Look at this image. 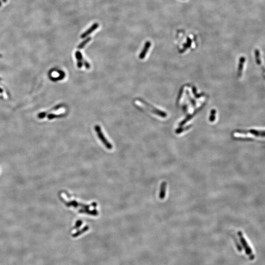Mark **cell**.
I'll use <instances>...</instances> for the list:
<instances>
[{
  "label": "cell",
  "mask_w": 265,
  "mask_h": 265,
  "mask_svg": "<svg viewBox=\"0 0 265 265\" xmlns=\"http://www.w3.org/2000/svg\"><path fill=\"white\" fill-rule=\"evenodd\" d=\"M1 5H2L1 2V1H0V7H1Z\"/></svg>",
  "instance_id": "17"
},
{
  "label": "cell",
  "mask_w": 265,
  "mask_h": 265,
  "mask_svg": "<svg viewBox=\"0 0 265 265\" xmlns=\"http://www.w3.org/2000/svg\"><path fill=\"white\" fill-rule=\"evenodd\" d=\"M99 26V24L98 23H94L88 30L85 31L83 34H82L81 35V38L84 39V38L89 35H91V33H92L94 31H95L98 28Z\"/></svg>",
  "instance_id": "3"
},
{
  "label": "cell",
  "mask_w": 265,
  "mask_h": 265,
  "mask_svg": "<svg viewBox=\"0 0 265 265\" xmlns=\"http://www.w3.org/2000/svg\"><path fill=\"white\" fill-rule=\"evenodd\" d=\"M245 60V57H242L241 58V60H240V63H240L239 68V76H241V75L242 71V69H243V67L242 66H243V64L244 63Z\"/></svg>",
  "instance_id": "11"
},
{
  "label": "cell",
  "mask_w": 265,
  "mask_h": 265,
  "mask_svg": "<svg viewBox=\"0 0 265 265\" xmlns=\"http://www.w3.org/2000/svg\"><path fill=\"white\" fill-rule=\"evenodd\" d=\"M216 113V112L215 111H212V115H211V116L210 117V120L211 121H213L214 120V114Z\"/></svg>",
  "instance_id": "14"
},
{
  "label": "cell",
  "mask_w": 265,
  "mask_h": 265,
  "mask_svg": "<svg viewBox=\"0 0 265 265\" xmlns=\"http://www.w3.org/2000/svg\"><path fill=\"white\" fill-rule=\"evenodd\" d=\"M94 129L95 132H96L97 135L99 139H100L102 143L104 144V145L108 149H112V146L111 143H109L108 140H107V139L105 137L103 134V133L102 131L101 128L100 127V126L98 125H96L95 126Z\"/></svg>",
  "instance_id": "1"
},
{
  "label": "cell",
  "mask_w": 265,
  "mask_h": 265,
  "mask_svg": "<svg viewBox=\"0 0 265 265\" xmlns=\"http://www.w3.org/2000/svg\"><path fill=\"white\" fill-rule=\"evenodd\" d=\"M192 44V40L190 38H188L186 39V42L185 44L184 45V50H186L188 48H189L191 46Z\"/></svg>",
  "instance_id": "12"
},
{
  "label": "cell",
  "mask_w": 265,
  "mask_h": 265,
  "mask_svg": "<svg viewBox=\"0 0 265 265\" xmlns=\"http://www.w3.org/2000/svg\"><path fill=\"white\" fill-rule=\"evenodd\" d=\"M166 183H163L161 187V192H160V197L161 199H163L164 198L165 194V190H166Z\"/></svg>",
  "instance_id": "9"
},
{
  "label": "cell",
  "mask_w": 265,
  "mask_h": 265,
  "mask_svg": "<svg viewBox=\"0 0 265 265\" xmlns=\"http://www.w3.org/2000/svg\"><path fill=\"white\" fill-rule=\"evenodd\" d=\"M1 55H0V57H1Z\"/></svg>",
  "instance_id": "18"
},
{
  "label": "cell",
  "mask_w": 265,
  "mask_h": 265,
  "mask_svg": "<svg viewBox=\"0 0 265 265\" xmlns=\"http://www.w3.org/2000/svg\"><path fill=\"white\" fill-rule=\"evenodd\" d=\"M83 64L85 65V66L86 69H89V68H91V65H90V64H89L88 61L85 60V59H83Z\"/></svg>",
  "instance_id": "13"
},
{
  "label": "cell",
  "mask_w": 265,
  "mask_h": 265,
  "mask_svg": "<svg viewBox=\"0 0 265 265\" xmlns=\"http://www.w3.org/2000/svg\"><path fill=\"white\" fill-rule=\"evenodd\" d=\"M151 45V42L149 41H147L145 43L144 47L143 48V50L140 52V56H139L140 59H141V60L144 59L146 55V54L148 52V50L150 48Z\"/></svg>",
  "instance_id": "4"
},
{
  "label": "cell",
  "mask_w": 265,
  "mask_h": 265,
  "mask_svg": "<svg viewBox=\"0 0 265 265\" xmlns=\"http://www.w3.org/2000/svg\"><path fill=\"white\" fill-rule=\"evenodd\" d=\"M75 57L77 61L78 68H81L83 66V59H84L83 55L80 51H76L75 53Z\"/></svg>",
  "instance_id": "5"
},
{
  "label": "cell",
  "mask_w": 265,
  "mask_h": 265,
  "mask_svg": "<svg viewBox=\"0 0 265 265\" xmlns=\"http://www.w3.org/2000/svg\"><path fill=\"white\" fill-rule=\"evenodd\" d=\"M3 93V90L1 88H0V93Z\"/></svg>",
  "instance_id": "15"
},
{
  "label": "cell",
  "mask_w": 265,
  "mask_h": 265,
  "mask_svg": "<svg viewBox=\"0 0 265 265\" xmlns=\"http://www.w3.org/2000/svg\"><path fill=\"white\" fill-rule=\"evenodd\" d=\"M0 80H1V79H0Z\"/></svg>",
  "instance_id": "19"
},
{
  "label": "cell",
  "mask_w": 265,
  "mask_h": 265,
  "mask_svg": "<svg viewBox=\"0 0 265 265\" xmlns=\"http://www.w3.org/2000/svg\"><path fill=\"white\" fill-rule=\"evenodd\" d=\"M65 115L64 114H63V113H61V114H60V115H55V114H53V113H50L49 115H48V116H47V117H48V119L50 120H51V119H57V118H60V117H63V116H65Z\"/></svg>",
  "instance_id": "10"
},
{
  "label": "cell",
  "mask_w": 265,
  "mask_h": 265,
  "mask_svg": "<svg viewBox=\"0 0 265 265\" xmlns=\"http://www.w3.org/2000/svg\"><path fill=\"white\" fill-rule=\"evenodd\" d=\"M88 230V227L85 226V227H84L83 229H82L81 230L79 231H77V232H76V233H74V234L72 235V237L73 238L77 237L78 236H80V235L86 232V231Z\"/></svg>",
  "instance_id": "8"
},
{
  "label": "cell",
  "mask_w": 265,
  "mask_h": 265,
  "mask_svg": "<svg viewBox=\"0 0 265 265\" xmlns=\"http://www.w3.org/2000/svg\"><path fill=\"white\" fill-rule=\"evenodd\" d=\"M62 106H63V105H61V104L57 105L55 107L52 108V109H50L49 111H47V112H42V113H39V116H39V119H43L44 117H45L47 115V113H48V112H51V111H57V109H60L61 107H62Z\"/></svg>",
  "instance_id": "6"
},
{
  "label": "cell",
  "mask_w": 265,
  "mask_h": 265,
  "mask_svg": "<svg viewBox=\"0 0 265 265\" xmlns=\"http://www.w3.org/2000/svg\"><path fill=\"white\" fill-rule=\"evenodd\" d=\"M3 1L4 2H7V0H3Z\"/></svg>",
  "instance_id": "16"
},
{
  "label": "cell",
  "mask_w": 265,
  "mask_h": 265,
  "mask_svg": "<svg viewBox=\"0 0 265 265\" xmlns=\"http://www.w3.org/2000/svg\"><path fill=\"white\" fill-rule=\"evenodd\" d=\"M238 234L239 237L240 238V241L241 242L242 244V245L245 248L246 253L248 254L249 255V256H251L252 258V256L251 255H252V251L251 250V248L249 247V245H248V243H247V242L246 240H245V239L244 238V236L242 235L241 231H239Z\"/></svg>",
  "instance_id": "2"
},
{
  "label": "cell",
  "mask_w": 265,
  "mask_h": 265,
  "mask_svg": "<svg viewBox=\"0 0 265 265\" xmlns=\"http://www.w3.org/2000/svg\"><path fill=\"white\" fill-rule=\"evenodd\" d=\"M91 37H88L87 39H85L84 41L82 42L78 46L77 48L78 49H82L85 47V46L89 42H91Z\"/></svg>",
  "instance_id": "7"
}]
</instances>
